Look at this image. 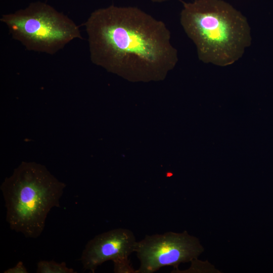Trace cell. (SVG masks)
Returning <instances> with one entry per match:
<instances>
[{
	"label": "cell",
	"mask_w": 273,
	"mask_h": 273,
	"mask_svg": "<svg viewBox=\"0 0 273 273\" xmlns=\"http://www.w3.org/2000/svg\"><path fill=\"white\" fill-rule=\"evenodd\" d=\"M92 62L133 79L164 77L178 62L165 24L136 7L111 5L84 23Z\"/></svg>",
	"instance_id": "1"
},
{
	"label": "cell",
	"mask_w": 273,
	"mask_h": 273,
	"mask_svg": "<svg viewBox=\"0 0 273 273\" xmlns=\"http://www.w3.org/2000/svg\"><path fill=\"white\" fill-rule=\"evenodd\" d=\"M180 23L195 44L199 59L204 63L232 65L251 45L247 18L223 0L183 3Z\"/></svg>",
	"instance_id": "2"
},
{
	"label": "cell",
	"mask_w": 273,
	"mask_h": 273,
	"mask_svg": "<svg viewBox=\"0 0 273 273\" xmlns=\"http://www.w3.org/2000/svg\"><path fill=\"white\" fill-rule=\"evenodd\" d=\"M65 187L44 165L22 161L0 187L10 228L27 238H38L49 212L60 207Z\"/></svg>",
	"instance_id": "3"
},
{
	"label": "cell",
	"mask_w": 273,
	"mask_h": 273,
	"mask_svg": "<svg viewBox=\"0 0 273 273\" xmlns=\"http://www.w3.org/2000/svg\"><path fill=\"white\" fill-rule=\"evenodd\" d=\"M12 37L29 51L54 55L75 39H82L78 26L66 15L40 1L4 14L0 19Z\"/></svg>",
	"instance_id": "4"
},
{
	"label": "cell",
	"mask_w": 273,
	"mask_h": 273,
	"mask_svg": "<svg viewBox=\"0 0 273 273\" xmlns=\"http://www.w3.org/2000/svg\"><path fill=\"white\" fill-rule=\"evenodd\" d=\"M203 250L199 240L186 231L146 235L137 242L140 265L135 273H153L166 266L177 270L179 264L196 260Z\"/></svg>",
	"instance_id": "5"
},
{
	"label": "cell",
	"mask_w": 273,
	"mask_h": 273,
	"mask_svg": "<svg viewBox=\"0 0 273 273\" xmlns=\"http://www.w3.org/2000/svg\"><path fill=\"white\" fill-rule=\"evenodd\" d=\"M133 232L117 228L96 236L86 244L80 260L84 270L95 272L97 267L109 260L113 262L128 259L137 245Z\"/></svg>",
	"instance_id": "6"
},
{
	"label": "cell",
	"mask_w": 273,
	"mask_h": 273,
	"mask_svg": "<svg viewBox=\"0 0 273 273\" xmlns=\"http://www.w3.org/2000/svg\"><path fill=\"white\" fill-rule=\"evenodd\" d=\"M37 273H76L73 268L68 267L65 262H57L53 260H40L37 263Z\"/></svg>",
	"instance_id": "7"
},
{
	"label": "cell",
	"mask_w": 273,
	"mask_h": 273,
	"mask_svg": "<svg viewBox=\"0 0 273 273\" xmlns=\"http://www.w3.org/2000/svg\"><path fill=\"white\" fill-rule=\"evenodd\" d=\"M113 263L114 272L135 273V270L131 267L128 259L115 261Z\"/></svg>",
	"instance_id": "8"
},
{
	"label": "cell",
	"mask_w": 273,
	"mask_h": 273,
	"mask_svg": "<svg viewBox=\"0 0 273 273\" xmlns=\"http://www.w3.org/2000/svg\"><path fill=\"white\" fill-rule=\"evenodd\" d=\"M4 273H28V271L23 262L19 261L14 266L9 268Z\"/></svg>",
	"instance_id": "9"
},
{
	"label": "cell",
	"mask_w": 273,
	"mask_h": 273,
	"mask_svg": "<svg viewBox=\"0 0 273 273\" xmlns=\"http://www.w3.org/2000/svg\"><path fill=\"white\" fill-rule=\"evenodd\" d=\"M151 2L154 3H163L168 0H150Z\"/></svg>",
	"instance_id": "10"
}]
</instances>
